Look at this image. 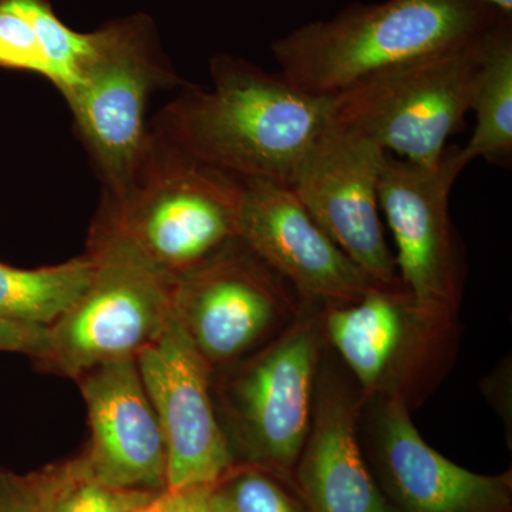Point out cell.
<instances>
[{
	"mask_svg": "<svg viewBox=\"0 0 512 512\" xmlns=\"http://www.w3.org/2000/svg\"><path fill=\"white\" fill-rule=\"evenodd\" d=\"M211 72L210 92L192 90L171 110L177 147L241 180L292 188L332 127V100L234 57H215Z\"/></svg>",
	"mask_w": 512,
	"mask_h": 512,
	"instance_id": "obj_1",
	"label": "cell"
},
{
	"mask_svg": "<svg viewBox=\"0 0 512 512\" xmlns=\"http://www.w3.org/2000/svg\"><path fill=\"white\" fill-rule=\"evenodd\" d=\"M505 15L483 0L355 3L292 30L272 53L296 89L332 99L373 74L470 45Z\"/></svg>",
	"mask_w": 512,
	"mask_h": 512,
	"instance_id": "obj_2",
	"label": "cell"
},
{
	"mask_svg": "<svg viewBox=\"0 0 512 512\" xmlns=\"http://www.w3.org/2000/svg\"><path fill=\"white\" fill-rule=\"evenodd\" d=\"M177 150L165 170L121 197L113 217L94 232L173 282L238 241L244 195V180Z\"/></svg>",
	"mask_w": 512,
	"mask_h": 512,
	"instance_id": "obj_3",
	"label": "cell"
},
{
	"mask_svg": "<svg viewBox=\"0 0 512 512\" xmlns=\"http://www.w3.org/2000/svg\"><path fill=\"white\" fill-rule=\"evenodd\" d=\"M487 33L470 45L353 84L330 99L332 127L372 140L419 167L436 168L448 137L471 111Z\"/></svg>",
	"mask_w": 512,
	"mask_h": 512,
	"instance_id": "obj_4",
	"label": "cell"
},
{
	"mask_svg": "<svg viewBox=\"0 0 512 512\" xmlns=\"http://www.w3.org/2000/svg\"><path fill=\"white\" fill-rule=\"evenodd\" d=\"M323 335L352 370L360 399H427L456 355L457 313L427 308L404 285H377L360 301L322 308Z\"/></svg>",
	"mask_w": 512,
	"mask_h": 512,
	"instance_id": "obj_5",
	"label": "cell"
},
{
	"mask_svg": "<svg viewBox=\"0 0 512 512\" xmlns=\"http://www.w3.org/2000/svg\"><path fill=\"white\" fill-rule=\"evenodd\" d=\"M323 338L322 311L302 305L284 332L218 384L227 439L255 466L286 471L299 460L311 427Z\"/></svg>",
	"mask_w": 512,
	"mask_h": 512,
	"instance_id": "obj_6",
	"label": "cell"
},
{
	"mask_svg": "<svg viewBox=\"0 0 512 512\" xmlns=\"http://www.w3.org/2000/svg\"><path fill=\"white\" fill-rule=\"evenodd\" d=\"M89 288L49 326V349L39 365L66 377L121 357H136L173 316L175 282L110 239L96 237Z\"/></svg>",
	"mask_w": 512,
	"mask_h": 512,
	"instance_id": "obj_7",
	"label": "cell"
},
{
	"mask_svg": "<svg viewBox=\"0 0 512 512\" xmlns=\"http://www.w3.org/2000/svg\"><path fill=\"white\" fill-rule=\"evenodd\" d=\"M467 164L447 147L436 168L384 157L379 205L396 242L397 274L417 302L458 313L464 262L450 217V194Z\"/></svg>",
	"mask_w": 512,
	"mask_h": 512,
	"instance_id": "obj_8",
	"label": "cell"
},
{
	"mask_svg": "<svg viewBox=\"0 0 512 512\" xmlns=\"http://www.w3.org/2000/svg\"><path fill=\"white\" fill-rule=\"evenodd\" d=\"M301 311L291 286L241 239L174 285L175 319L212 369L241 359Z\"/></svg>",
	"mask_w": 512,
	"mask_h": 512,
	"instance_id": "obj_9",
	"label": "cell"
},
{
	"mask_svg": "<svg viewBox=\"0 0 512 512\" xmlns=\"http://www.w3.org/2000/svg\"><path fill=\"white\" fill-rule=\"evenodd\" d=\"M136 362L167 447L165 490L180 493L217 483L234 458L212 400L214 369L174 313L163 333L137 353Z\"/></svg>",
	"mask_w": 512,
	"mask_h": 512,
	"instance_id": "obj_10",
	"label": "cell"
},
{
	"mask_svg": "<svg viewBox=\"0 0 512 512\" xmlns=\"http://www.w3.org/2000/svg\"><path fill=\"white\" fill-rule=\"evenodd\" d=\"M238 237L291 286L302 305H350L383 285L359 268L316 224L295 192L282 185L244 180Z\"/></svg>",
	"mask_w": 512,
	"mask_h": 512,
	"instance_id": "obj_11",
	"label": "cell"
},
{
	"mask_svg": "<svg viewBox=\"0 0 512 512\" xmlns=\"http://www.w3.org/2000/svg\"><path fill=\"white\" fill-rule=\"evenodd\" d=\"M386 151L330 127L291 190L326 235L383 285H403L384 238L379 178Z\"/></svg>",
	"mask_w": 512,
	"mask_h": 512,
	"instance_id": "obj_12",
	"label": "cell"
},
{
	"mask_svg": "<svg viewBox=\"0 0 512 512\" xmlns=\"http://www.w3.org/2000/svg\"><path fill=\"white\" fill-rule=\"evenodd\" d=\"M97 33L96 53L66 99L121 198L133 187L143 154L144 107L154 66L136 30L116 26Z\"/></svg>",
	"mask_w": 512,
	"mask_h": 512,
	"instance_id": "obj_13",
	"label": "cell"
},
{
	"mask_svg": "<svg viewBox=\"0 0 512 512\" xmlns=\"http://www.w3.org/2000/svg\"><path fill=\"white\" fill-rule=\"evenodd\" d=\"M76 380L89 413L83 457L93 476L126 490H165L167 447L136 357L100 363Z\"/></svg>",
	"mask_w": 512,
	"mask_h": 512,
	"instance_id": "obj_14",
	"label": "cell"
},
{
	"mask_svg": "<svg viewBox=\"0 0 512 512\" xmlns=\"http://www.w3.org/2000/svg\"><path fill=\"white\" fill-rule=\"evenodd\" d=\"M376 456L404 512H505L510 480L471 473L431 448L400 400H377Z\"/></svg>",
	"mask_w": 512,
	"mask_h": 512,
	"instance_id": "obj_15",
	"label": "cell"
},
{
	"mask_svg": "<svg viewBox=\"0 0 512 512\" xmlns=\"http://www.w3.org/2000/svg\"><path fill=\"white\" fill-rule=\"evenodd\" d=\"M362 399L320 377L298 478L311 512H396L373 483L357 443Z\"/></svg>",
	"mask_w": 512,
	"mask_h": 512,
	"instance_id": "obj_16",
	"label": "cell"
},
{
	"mask_svg": "<svg viewBox=\"0 0 512 512\" xmlns=\"http://www.w3.org/2000/svg\"><path fill=\"white\" fill-rule=\"evenodd\" d=\"M471 110L476 128L461 158L507 165L512 154V19L505 15L484 40V55L474 87Z\"/></svg>",
	"mask_w": 512,
	"mask_h": 512,
	"instance_id": "obj_17",
	"label": "cell"
},
{
	"mask_svg": "<svg viewBox=\"0 0 512 512\" xmlns=\"http://www.w3.org/2000/svg\"><path fill=\"white\" fill-rule=\"evenodd\" d=\"M94 266L90 252L62 265L40 269L0 264V319L53 325L87 291Z\"/></svg>",
	"mask_w": 512,
	"mask_h": 512,
	"instance_id": "obj_18",
	"label": "cell"
},
{
	"mask_svg": "<svg viewBox=\"0 0 512 512\" xmlns=\"http://www.w3.org/2000/svg\"><path fill=\"white\" fill-rule=\"evenodd\" d=\"M35 29L46 63V77L69 97L96 53L99 33H79L67 28L45 0H15Z\"/></svg>",
	"mask_w": 512,
	"mask_h": 512,
	"instance_id": "obj_19",
	"label": "cell"
},
{
	"mask_svg": "<svg viewBox=\"0 0 512 512\" xmlns=\"http://www.w3.org/2000/svg\"><path fill=\"white\" fill-rule=\"evenodd\" d=\"M154 493L101 483L82 457L46 471L45 512H133Z\"/></svg>",
	"mask_w": 512,
	"mask_h": 512,
	"instance_id": "obj_20",
	"label": "cell"
},
{
	"mask_svg": "<svg viewBox=\"0 0 512 512\" xmlns=\"http://www.w3.org/2000/svg\"><path fill=\"white\" fill-rule=\"evenodd\" d=\"M210 490L222 512H303L271 477L256 468L234 470L232 466Z\"/></svg>",
	"mask_w": 512,
	"mask_h": 512,
	"instance_id": "obj_21",
	"label": "cell"
},
{
	"mask_svg": "<svg viewBox=\"0 0 512 512\" xmlns=\"http://www.w3.org/2000/svg\"><path fill=\"white\" fill-rule=\"evenodd\" d=\"M0 66L46 76V63L35 29L15 0H0Z\"/></svg>",
	"mask_w": 512,
	"mask_h": 512,
	"instance_id": "obj_22",
	"label": "cell"
},
{
	"mask_svg": "<svg viewBox=\"0 0 512 512\" xmlns=\"http://www.w3.org/2000/svg\"><path fill=\"white\" fill-rule=\"evenodd\" d=\"M46 473L16 477L0 473V512H45Z\"/></svg>",
	"mask_w": 512,
	"mask_h": 512,
	"instance_id": "obj_23",
	"label": "cell"
},
{
	"mask_svg": "<svg viewBox=\"0 0 512 512\" xmlns=\"http://www.w3.org/2000/svg\"><path fill=\"white\" fill-rule=\"evenodd\" d=\"M47 349L49 326L0 319V352L23 353L39 362L46 356Z\"/></svg>",
	"mask_w": 512,
	"mask_h": 512,
	"instance_id": "obj_24",
	"label": "cell"
},
{
	"mask_svg": "<svg viewBox=\"0 0 512 512\" xmlns=\"http://www.w3.org/2000/svg\"><path fill=\"white\" fill-rule=\"evenodd\" d=\"M175 495L180 512H222L212 498L210 485L187 488Z\"/></svg>",
	"mask_w": 512,
	"mask_h": 512,
	"instance_id": "obj_25",
	"label": "cell"
},
{
	"mask_svg": "<svg viewBox=\"0 0 512 512\" xmlns=\"http://www.w3.org/2000/svg\"><path fill=\"white\" fill-rule=\"evenodd\" d=\"M133 512H180L177 495L168 490L157 491L138 505Z\"/></svg>",
	"mask_w": 512,
	"mask_h": 512,
	"instance_id": "obj_26",
	"label": "cell"
},
{
	"mask_svg": "<svg viewBox=\"0 0 512 512\" xmlns=\"http://www.w3.org/2000/svg\"><path fill=\"white\" fill-rule=\"evenodd\" d=\"M488 5L494 6L504 13H512V0H483Z\"/></svg>",
	"mask_w": 512,
	"mask_h": 512,
	"instance_id": "obj_27",
	"label": "cell"
}]
</instances>
